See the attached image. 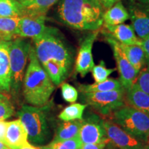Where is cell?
<instances>
[{
	"label": "cell",
	"mask_w": 149,
	"mask_h": 149,
	"mask_svg": "<svg viewBox=\"0 0 149 149\" xmlns=\"http://www.w3.org/2000/svg\"><path fill=\"white\" fill-rule=\"evenodd\" d=\"M0 149H10L6 145H5L2 141H0Z\"/></svg>",
	"instance_id": "39"
},
{
	"label": "cell",
	"mask_w": 149,
	"mask_h": 149,
	"mask_svg": "<svg viewBox=\"0 0 149 149\" xmlns=\"http://www.w3.org/2000/svg\"><path fill=\"white\" fill-rule=\"evenodd\" d=\"M42 66L51 79L52 82L55 86H59L62 84L69 74L64 68L55 61H46L42 64Z\"/></svg>",
	"instance_id": "24"
},
{
	"label": "cell",
	"mask_w": 149,
	"mask_h": 149,
	"mask_svg": "<svg viewBox=\"0 0 149 149\" xmlns=\"http://www.w3.org/2000/svg\"><path fill=\"white\" fill-rule=\"evenodd\" d=\"M31 44L22 37L11 41L9 57L10 66V89L17 94L23 83L24 72L26 66Z\"/></svg>",
	"instance_id": "6"
},
{
	"label": "cell",
	"mask_w": 149,
	"mask_h": 149,
	"mask_svg": "<svg viewBox=\"0 0 149 149\" xmlns=\"http://www.w3.org/2000/svg\"><path fill=\"white\" fill-rule=\"evenodd\" d=\"M35 54L41 64L52 61L69 73L74 61V52L57 29L46 26L45 31L33 39Z\"/></svg>",
	"instance_id": "2"
},
{
	"label": "cell",
	"mask_w": 149,
	"mask_h": 149,
	"mask_svg": "<svg viewBox=\"0 0 149 149\" xmlns=\"http://www.w3.org/2000/svg\"><path fill=\"white\" fill-rule=\"evenodd\" d=\"M124 88L122 83L119 79L108 78L107 80L92 84H79L78 90L81 93H93V92H104V91L121 90Z\"/></svg>",
	"instance_id": "21"
},
{
	"label": "cell",
	"mask_w": 149,
	"mask_h": 149,
	"mask_svg": "<svg viewBox=\"0 0 149 149\" xmlns=\"http://www.w3.org/2000/svg\"><path fill=\"white\" fill-rule=\"evenodd\" d=\"M87 106V104L79 103L70 104L59 113L58 117L64 122L83 120V113Z\"/></svg>",
	"instance_id": "26"
},
{
	"label": "cell",
	"mask_w": 149,
	"mask_h": 149,
	"mask_svg": "<svg viewBox=\"0 0 149 149\" xmlns=\"http://www.w3.org/2000/svg\"><path fill=\"white\" fill-rule=\"evenodd\" d=\"M14 111L13 107L6 97L0 93V121L12 116Z\"/></svg>",
	"instance_id": "31"
},
{
	"label": "cell",
	"mask_w": 149,
	"mask_h": 149,
	"mask_svg": "<svg viewBox=\"0 0 149 149\" xmlns=\"http://www.w3.org/2000/svg\"><path fill=\"white\" fill-rule=\"evenodd\" d=\"M46 16L24 15L20 17L17 37L32 38L39 37L46 30Z\"/></svg>",
	"instance_id": "12"
},
{
	"label": "cell",
	"mask_w": 149,
	"mask_h": 149,
	"mask_svg": "<svg viewBox=\"0 0 149 149\" xmlns=\"http://www.w3.org/2000/svg\"><path fill=\"white\" fill-rule=\"evenodd\" d=\"M129 13L128 10L125 8L122 1H119L104 11L103 25H119L124 24L129 19Z\"/></svg>",
	"instance_id": "18"
},
{
	"label": "cell",
	"mask_w": 149,
	"mask_h": 149,
	"mask_svg": "<svg viewBox=\"0 0 149 149\" xmlns=\"http://www.w3.org/2000/svg\"><path fill=\"white\" fill-rule=\"evenodd\" d=\"M130 19L136 35L140 40L149 36V13L134 1L128 6Z\"/></svg>",
	"instance_id": "13"
},
{
	"label": "cell",
	"mask_w": 149,
	"mask_h": 149,
	"mask_svg": "<svg viewBox=\"0 0 149 149\" xmlns=\"http://www.w3.org/2000/svg\"><path fill=\"white\" fill-rule=\"evenodd\" d=\"M125 100L130 107L149 114V95L141 91L135 84L125 91Z\"/></svg>",
	"instance_id": "17"
},
{
	"label": "cell",
	"mask_w": 149,
	"mask_h": 149,
	"mask_svg": "<svg viewBox=\"0 0 149 149\" xmlns=\"http://www.w3.org/2000/svg\"><path fill=\"white\" fill-rule=\"evenodd\" d=\"M115 40L124 45H141V40L136 35L131 25L121 24L119 25H103Z\"/></svg>",
	"instance_id": "15"
},
{
	"label": "cell",
	"mask_w": 149,
	"mask_h": 149,
	"mask_svg": "<svg viewBox=\"0 0 149 149\" xmlns=\"http://www.w3.org/2000/svg\"><path fill=\"white\" fill-rule=\"evenodd\" d=\"M83 120L61 123L56 131L53 141H60L79 137Z\"/></svg>",
	"instance_id": "20"
},
{
	"label": "cell",
	"mask_w": 149,
	"mask_h": 149,
	"mask_svg": "<svg viewBox=\"0 0 149 149\" xmlns=\"http://www.w3.org/2000/svg\"><path fill=\"white\" fill-rule=\"evenodd\" d=\"M4 42V41L3 40L2 37H1V35H0V43H1V42Z\"/></svg>",
	"instance_id": "43"
},
{
	"label": "cell",
	"mask_w": 149,
	"mask_h": 149,
	"mask_svg": "<svg viewBox=\"0 0 149 149\" xmlns=\"http://www.w3.org/2000/svg\"><path fill=\"white\" fill-rule=\"evenodd\" d=\"M104 35V40L111 46L113 53L117 70L120 74V81L126 90L129 89L135 83L139 72L135 69L128 60L123 52L120 43L115 40L106 29L100 31Z\"/></svg>",
	"instance_id": "8"
},
{
	"label": "cell",
	"mask_w": 149,
	"mask_h": 149,
	"mask_svg": "<svg viewBox=\"0 0 149 149\" xmlns=\"http://www.w3.org/2000/svg\"><path fill=\"white\" fill-rule=\"evenodd\" d=\"M79 138L82 144H98L109 141L103 119L97 115H91L86 120H83Z\"/></svg>",
	"instance_id": "11"
},
{
	"label": "cell",
	"mask_w": 149,
	"mask_h": 149,
	"mask_svg": "<svg viewBox=\"0 0 149 149\" xmlns=\"http://www.w3.org/2000/svg\"><path fill=\"white\" fill-rule=\"evenodd\" d=\"M19 149H40L39 147H35V146H33L31 145V144H26L25 146H24L23 147H22L21 148Z\"/></svg>",
	"instance_id": "37"
},
{
	"label": "cell",
	"mask_w": 149,
	"mask_h": 149,
	"mask_svg": "<svg viewBox=\"0 0 149 149\" xmlns=\"http://www.w3.org/2000/svg\"><path fill=\"white\" fill-rule=\"evenodd\" d=\"M106 133L111 144L120 149H144L147 143L123 130L111 120H104Z\"/></svg>",
	"instance_id": "9"
},
{
	"label": "cell",
	"mask_w": 149,
	"mask_h": 149,
	"mask_svg": "<svg viewBox=\"0 0 149 149\" xmlns=\"http://www.w3.org/2000/svg\"><path fill=\"white\" fill-rule=\"evenodd\" d=\"M59 0H33L23 5L24 15L46 16L49 9Z\"/></svg>",
	"instance_id": "22"
},
{
	"label": "cell",
	"mask_w": 149,
	"mask_h": 149,
	"mask_svg": "<svg viewBox=\"0 0 149 149\" xmlns=\"http://www.w3.org/2000/svg\"><path fill=\"white\" fill-rule=\"evenodd\" d=\"M100 2L104 9V10H107L110 7H111L113 4L119 1H122V0H99Z\"/></svg>",
	"instance_id": "35"
},
{
	"label": "cell",
	"mask_w": 149,
	"mask_h": 149,
	"mask_svg": "<svg viewBox=\"0 0 149 149\" xmlns=\"http://www.w3.org/2000/svg\"><path fill=\"white\" fill-rule=\"evenodd\" d=\"M82 101L97 111L100 114L111 115L116 110L126 106L125 89L104 91V92L84 93Z\"/></svg>",
	"instance_id": "7"
},
{
	"label": "cell",
	"mask_w": 149,
	"mask_h": 149,
	"mask_svg": "<svg viewBox=\"0 0 149 149\" xmlns=\"http://www.w3.org/2000/svg\"><path fill=\"white\" fill-rule=\"evenodd\" d=\"M135 84L141 91L149 95V63L139 71Z\"/></svg>",
	"instance_id": "29"
},
{
	"label": "cell",
	"mask_w": 149,
	"mask_h": 149,
	"mask_svg": "<svg viewBox=\"0 0 149 149\" xmlns=\"http://www.w3.org/2000/svg\"><path fill=\"white\" fill-rule=\"evenodd\" d=\"M104 9L99 0H59L57 17L70 29L95 31L103 26Z\"/></svg>",
	"instance_id": "1"
},
{
	"label": "cell",
	"mask_w": 149,
	"mask_h": 149,
	"mask_svg": "<svg viewBox=\"0 0 149 149\" xmlns=\"http://www.w3.org/2000/svg\"><path fill=\"white\" fill-rule=\"evenodd\" d=\"M61 95L64 101L74 103L77 100L78 91L73 86L68 83H62L61 85Z\"/></svg>",
	"instance_id": "30"
},
{
	"label": "cell",
	"mask_w": 149,
	"mask_h": 149,
	"mask_svg": "<svg viewBox=\"0 0 149 149\" xmlns=\"http://www.w3.org/2000/svg\"><path fill=\"white\" fill-rule=\"evenodd\" d=\"M24 15L23 5L17 0H0V17H22Z\"/></svg>",
	"instance_id": "25"
},
{
	"label": "cell",
	"mask_w": 149,
	"mask_h": 149,
	"mask_svg": "<svg viewBox=\"0 0 149 149\" xmlns=\"http://www.w3.org/2000/svg\"><path fill=\"white\" fill-rule=\"evenodd\" d=\"M130 1H137V2H141V1H149V0H130Z\"/></svg>",
	"instance_id": "41"
},
{
	"label": "cell",
	"mask_w": 149,
	"mask_h": 149,
	"mask_svg": "<svg viewBox=\"0 0 149 149\" xmlns=\"http://www.w3.org/2000/svg\"><path fill=\"white\" fill-rule=\"evenodd\" d=\"M3 144L10 149H19L29 144L27 131L19 119L7 122Z\"/></svg>",
	"instance_id": "14"
},
{
	"label": "cell",
	"mask_w": 149,
	"mask_h": 149,
	"mask_svg": "<svg viewBox=\"0 0 149 149\" xmlns=\"http://www.w3.org/2000/svg\"><path fill=\"white\" fill-rule=\"evenodd\" d=\"M110 140L98 144H82L81 149H105Z\"/></svg>",
	"instance_id": "32"
},
{
	"label": "cell",
	"mask_w": 149,
	"mask_h": 149,
	"mask_svg": "<svg viewBox=\"0 0 149 149\" xmlns=\"http://www.w3.org/2000/svg\"><path fill=\"white\" fill-rule=\"evenodd\" d=\"M7 128V122H4L3 120L0 121V141L3 143L4 141V137Z\"/></svg>",
	"instance_id": "34"
},
{
	"label": "cell",
	"mask_w": 149,
	"mask_h": 149,
	"mask_svg": "<svg viewBox=\"0 0 149 149\" xmlns=\"http://www.w3.org/2000/svg\"><path fill=\"white\" fill-rule=\"evenodd\" d=\"M108 146H109V147H108L107 149H112V148H113V147L114 146H113V145L111 144V141H110L109 144H108Z\"/></svg>",
	"instance_id": "40"
},
{
	"label": "cell",
	"mask_w": 149,
	"mask_h": 149,
	"mask_svg": "<svg viewBox=\"0 0 149 149\" xmlns=\"http://www.w3.org/2000/svg\"><path fill=\"white\" fill-rule=\"evenodd\" d=\"M29 64L23 80V93L26 101L35 107L48 103L55 90V85L37 59L35 48L31 45Z\"/></svg>",
	"instance_id": "3"
},
{
	"label": "cell",
	"mask_w": 149,
	"mask_h": 149,
	"mask_svg": "<svg viewBox=\"0 0 149 149\" xmlns=\"http://www.w3.org/2000/svg\"><path fill=\"white\" fill-rule=\"evenodd\" d=\"M116 70L117 68H107L106 67L105 62L103 60H101L97 65H95L91 72L95 83H99L107 80Z\"/></svg>",
	"instance_id": "28"
},
{
	"label": "cell",
	"mask_w": 149,
	"mask_h": 149,
	"mask_svg": "<svg viewBox=\"0 0 149 149\" xmlns=\"http://www.w3.org/2000/svg\"><path fill=\"white\" fill-rule=\"evenodd\" d=\"M144 149H149V142L148 143V144H146V145L145 146Z\"/></svg>",
	"instance_id": "42"
},
{
	"label": "cell",
	"mask_w": 149,
	"mask_h": 149,
	"mask_svg": "<svg viewBox=\"0 0 149 149\" xmlns=\"http://www.w3.org/2000/svg\"><path fill=\"white\" fill-rule=\"evenodd\" d=\"M82 143L79 137L68 140L53 141L47 146L40 147V149H81Z\"/></svg>",
	"instance_id": "27"
},
{
	"label": "cell",
	"mask_w": 149,
	"mask_h": 149,
	"mask_svg": "<svg viewBox=\"0 0 149 149\" xmlns=\"http://www.w3.org/2000/svg\"><path fill=\"white\" fill-rule=\"evenodd\" d=\"M112 121L136 138L148 144L149 140V114L130 106H124L111 114Z\"/></svg>",
	"instance_id": "4"
},
{
	"label": "cell",
	"mask_w": 149,
	"mask_h": 149,
	"mask_svg": "<svg viewBox=\"0 0 149 149\" xmlns=\"http://www.w3.org/2000/svg\"><path fill=\"white\" fill-rule=\"evenodd\" d=\"M20 17H0V35L4 42H10L17 38Z\"/></svg>",
	"instance_id": "23"
},
{
	"label": "cell",
	"mask_w": 149,
	"mask_h": 149,
	"mask_svg": "<svg viewBox=\"0 0 149 149\" xmlns=\"http://www.w3.org/2000/svg\"><path fill=\"white\" fill-rule=\"evenodd\" d=\"M141 46L146 54L147 63H149V36L141 40Z\"/></svg>",
	"instance_id": "33"
},
{
	"label": "cell",
	"mask_w": 149,
	"mask_h": 149,
	"mask_svg": "<svg viewBox=\"0 0 149 149\" xmlns=\"http://www.w3.org/2000/svg\"><path fill=\"white\" fill-rule=\"evenodd\" d=\"M120 44L128 60L139 72L147 64L146 54L143 48L141 45H124L120 43Z\"/></svg>",
	"instance_id": "19"
},
{
	"label": "cell",
	"mask_w": 149,
	"mask_h": 149,
	"mask_svg": "<svg viewBox=\"0 0 149 149\" xmlns=\"http://www.w3.org/2000/svg\"><path fill=\"white\" fill-rule=\"evenodd\" d=\"M19 120L28 133V139L34 144H43L50 135L46 108L24 105L17 112Z\"/></svg>",
	"instance_id": "5"
},
{
	"label": "cell",
	"mask_w": 149,
	"mask_h": 149,
	"mask_svg": "<svg viewBox=\"0 0 149 149\" xmlns=\"http://www.w3.org/2000/svg\"><path fill=\"white\" fill-rule=\"evenodd\" d=\"M100 30L90 31L81 41L74 63V72L79 74L81 77H85L91 72L95 66L93 57V46L97 38Z\"/></svg>",
	"instance_id": "10"
},
{
	"label": "cell",
	"mask_w": 149,
	"mask_h": 149,
	"mask_svg": "<svg viewBox=\"0 0 149 149\" xmlns=\"http://www.w3.org/2000/svg\"><path fill=\"white\" fill-rule=\"evenodd\" d=\"M10 42L0 43V91H10V66L9 49Z\"/></svg>",
	"instance_id": "16"
},
{
	"label": "cell",
	"mask_w": 149,
	"mask_h": 149,
	"mask_svg": "<svg viewBox=\"0 0 149 149\" xmlns=\"http://www.w3.org/2000/svg\"><path fill=\"white\" fill-rule=\"evenodd\" d=\"M17 1H19L20 3H22V5H25L28 3L31 2V1H33V0H17Z\"/></svg>",
	"instance_id": "38"
},
{
	"label": "cell",
	"mask_w": 149,
	"mask_h": 149,
	"mask_svg": "<svg viewBox=\"0 0 149 149\" xmlns=\"http://www.w3.org/2000/svg\"><path fill=\"white\" fill-rule=\"evenodd\" d=\"M136 4L141 7V8L146 10L147 13H149V1H141V2H137V1H134Z\"/></svg>",
	"instance_id": "36"
}]
</instances>
